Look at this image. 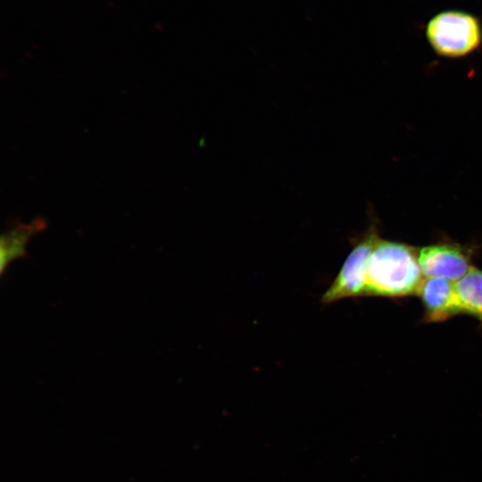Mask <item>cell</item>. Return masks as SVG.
<instances>
[{"label": "cell", "instance_id": "6da1fadb", "mask_svg": "<svg viewBox=\"0 0 482 482\" xmlns=\"http://www.w3.org/2000/svg\"><path fill=\"white\" fill-rule=\"evenodd\" d=\"M422 276L417 248L379 237L370 256L364 296L418 295Z\"/></svg>", "mask_w": 482, "mask_h": 482}, {"label": "cell", "instance_id": "7a4b0ae2", "mask_svg": "<svg viewBox=\"0 0 482 482\" xmlns=\"http://www.w3.org/2000/svg\"><path fill=\"white\" fill-rule=\"evenodd\" d=\"M426 35L435 52L445 57H461L475 51L482 40L478 20L461 11L442 12L428 23Z\"/></svg>", "mask_w": 482, "mask_h": 482}, {"label": "cell", "instance_id": "3957f363", "mask_svg": "<svg viewBox=\"0 0 482 482\" xmlns=\"http://www.w3.org/2000/svg\"><path fill=\"white\" fill-rule=\"evenodd\" d=\"M378 238L377 227L371 224L365 233L353 240L350 253L321 295L322 304L365 295L370 260Z\"/></svg>", "mask_w": 482, "mask_h": 482}, {"label": "cell", "instance_id": "277c9868", "mask_svg": "<svg viewBox=\"0 0 482 482\" xmlns=\"http://www.w3.org/2000/svg\"><path fill=\"white\" fill-rule=\"evenodd\" d=\"M419 263L425 278L458 281L471 269L470 252L457 244L439 243L419 250Z\"/></svg>", "mask_w": 482, "mask_h": 482}, {"label": "cell", "instance_id": "5b68a950", "mask_svg": "<svg viewBox=\"0 0 482 482\" xmlns=\"http://www.w3.org/2000/svg\"><path fill=\"white\" fill-rule=\"evenodd\" d=\"M420 295L427 322L443 321L462 312L454 282L442 278H424Z\"/></svg>", "mask_w": 482, "mask_h": 482}, {"label": "cell", "instance_id": "8992f818", "mask_svg": "<svg viewBox=\"0 0 482 482\" xmlns=\"http://www.w3.org/2000/svg\"><path fill=\"white\" fill-rule=\"evenodd\" d=\"M46 227L44 219L37 218L29 223H19L6 230L0 238V271L3 276L15 260L27 255L30 239Z\"/></svg>", "mask_w": 482, "mask_h": 482}, {"label": "cell", "instance_id": "52a82bcc", "mask_svg": "<svg viewBox=\"0 0 482 482\" xmlns=\"http://www.w3.org/2000/svg\"><path fill=\"white\" fill-rule=\"evenodd\" d=\"M454 286L462 312L473 315L482 323V270L472 266Z\"/></svg>", "mask_w": 482, "mask_h": 482}]
</instances>
